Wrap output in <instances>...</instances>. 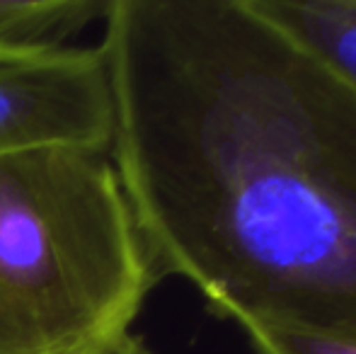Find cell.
Wrapping results in <instances>:
<instances>
[{
  "label": "cell",
  "instance_id": "7",
  "mask_svg": "<svg viewBox=\"0 0 356 354\" xmlns=\"http://www.w3.org/2000/svg\"><path fill=\"white\" fill-rule=\"evenodd\" d=\"M119 354H153V352L148 350V345H145L141 337H134V340L129 342V345L124 347V350L119 352Z\"/></svg>",
  "mask_w": 356,
  "mask_h": 354
},
{
  "label": "cell",
  "instance_id": "2",
  "mask_svg": "<svg viewBox=\"0 0 356 354\" xmlns=\"http://www.w3.org/2000/svg\"><path fill=\"white\" fill-rule=\"evenodd\" d=\"M158 279L109 153L0 158V354H119Z\"/></svg>",
  "mask_w": 356,
  "mask_h": 354
},
{
  "label": "cell",
  "instance_id": "5",
  "mask_svg": "<svg viewBox=\"0 0 356 354\" xmlns=\"http://www.w3.org/2000/svg\"><path fill=\"white\" fill-rule=\"evenodd\" d=\"M112 0H0V56L66 49L73 37L104 22Z\"/></svg>",
  "mask_w": 356,
  "mask_h": 354
},
{
  "label": "cell",
  "instance_id": "3",
  "mask_svg": "<svg viewBox=\"0 0 356 354\" xmlns=\"http://www.w3.org/2000/svg\"><path fill=\"white\" fill-rule=\"evenodd\" d=\"M54 146L109 153L112 90L99 47L0 56V158Z\"/></svg>",
  "mask_w": 356,
  "mask_h": 354
},
{
  "label": "cell",
  "instance_id": "6",
  "mask_svg": "<svg viewBox=\"0 0 356 354\" xmlns=\"http://www.w3.org/2000/svg\"><path fill=\"white\" fill-rule=\"evenodd\" d=\"M252 354H356V337L291 325L243 328Z\"/></svg>",
  "mask_w": 356,
  "mask_h": 354
},
{
  "label": "cell",
  "instance_id": "4",
  "mask_svg": "<svg viewBox=\"0 0 356 354\" xmlns=\"http://www.w3.org/2000/svg\"><path fill=\"white\" fill-rule=\"evenodd\" d=\"M264 19L356 88V0H250Z\"/></svg>",
  "mask_w": 356,
  "mask_h": 354
},
{
  "label": "cell",
  "instance_id": "1",
  "mask_svg": "<svg viewBox=\"0 0 356 354\" xmlns=\"http://www.w3.org/2000/svg\"><path fill=\"white\" fill-rule=\"evenodd\" d=\"M109 158L158 274L356 337V88L250 0H112Z\"/></svg>",
  "mask_w": 356,
  "mask_h": 354
}]
</instances>
